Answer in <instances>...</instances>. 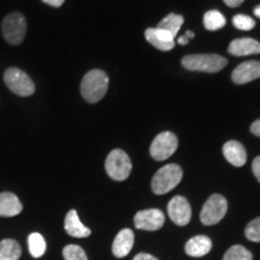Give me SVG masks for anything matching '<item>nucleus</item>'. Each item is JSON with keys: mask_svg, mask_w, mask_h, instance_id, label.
<instances>
[{"mask_svg": "<svg viewBox=\"0 0 260 260\" xmlns=\"http://www.w3.org/2000/svg\"><path fill=\"white\" fill-rule=\"evenodd\" d=\"M254 15L256 16V17L260 18V6H258V8L254 9Z\"/></svg>", "mask_w": 260, "mask_h": 260, "instance_id": "72a5a7b5", "label": "nucleus"}, {"mask_svg": "<svg viewBox=\"0 0 260 260\" xmlns=\"http://www.w3.org/2000/svg\"><path fill=\"white\" fill-rule=\"evenodd\" d=\"M245 235L249 241L260 242V217L251 220V222L247 224Z\"/></svg>", "mask_w": 260, "mask_h": 260, "instance_id": "393cba45", "label": "nucleus"}, {"mask_svg": "<svg viewBox=\"0 0 260 260\" xmlns=\"http://www.w3.org/2000/svg\"><path fill=\"white\" fill-rule=\"evenodd\" d=\"M2 31L8 44L17 46L23 42L27 34V19L19 12H12L3 19Z\"/></svg>", "mask_w": 260, "mask_h": 260, "instance_id": "20e7f679", "label": "nucleus"}, {"mask_svg": "<svg viewBox=\"0 0 260 260\" xmlns=\"http://www.w3.org/2000/svg\"><path fill=\"white\" fill-rule=\"evenodd\" d=\"M168 214L178 226H184L190 222L191 207L186 198L177 195L172 198L168 205Z\"/></svg>", "mask_w": 260, "mask_h": 260, "instance_id": "1a4fd4ad", "label": "nucleus"}, {"mask_svg": "<svg viewBox=\"0 0 260 260\" xmlns=\"http://www.w3.org/2000/svg\"><path fill=\"white\" fill-rule=\"evenodd\" d=\"M165 216L160 210L149 209L140 211L135 214L134 224L140 230H147V232H155L164 225Z\"/></svg>", "mask_w": 260, "mask_h": 260, "instance_id": "9d476101", "label": "nucleus"}, {"mask_svg": "<svg viewBox=\"0 0 260 260\" xmlns=\"http://www.w3.org/2000/svg\"><path fill=\"white\" fill-rule=\"evenodd\" d=\"M252 170H253V174H254V176L256 177V180L260 182V155L253 160Z\"/></svg>", "mask_w": 260, "mask_h": 260, "instance_id": "bb28decb", "label": "nucleus"}, {"mask_svg": "<svg viewBox=\"0 0 260 260\" xmlns=\"http://www.w3.org/2000/svg\"><path fill=\"white\" fill-rule=\"evenodd\" d=\"M184 37H186L188 40H190V39H193L194 38V32L193 31H190V30H188L186 34H184Z\"/></svg>", "mask_w": 260, "mask_h": 260, "instance_id": "473e14b6", "label": "nucleus"}, {"mask_svg": "<svg viewBox=\"0 0 260 260\" xmlns=\"http://www.w3.org/2000/svg\"><path fill=\"white\" fill-rule=\"evenodd\" d=\"M184 19L181 15H176V14H170L168 15L164 19H161L160 23H159L157 27L160 29H164L168 32H170L174 38H176V35L180 31V29L182 25H183Z\"/></svg>", "mask_w": 260, "mask_h": 260, "instance_id": "aec40b11", "label": "nucleus"}, {"mask_svg": "<svg viewBox=\"0 0 260 260\" xmlns=\"http://www.w3.org/2000/svg\"><path fill=\"white\" fill-rule=\"evenodd\" d=\"M134 260H158V259L154 258L153 255L148 254V253H139V254L134 258Z\"/></svg>", "mask_w": 260, "mask_h": 260, "instance_id": "c756f323", "label": "nucleus"}, {"mask_svg": "<svg viewBox=\"0 0 260 260\" xmlns=\"http://www.w3.org/2000/svg\"><path fill=\"white\" fill-rule=\"evenodd\" d=\"M243 2H245V0H224L225 5L229 6V8H237V6L241 5Z\"/></svg>", "mask_w": 260, "mask_h": 260, "instance_id": "7c9ffc66", "label": "nucleus"}, {"mask_svg": "<svg viewBox=\"0 0 260 260\" xmlns=\"http://www.w3.org/2000/svg\"><path fill=\"white\" fill-rule=\"evenodd\" d=\"M212 249V241L210 237L204 235H198L191 237L184 246V251L189 256L194 258H200V256L206 255Z\"/></svg>", "mask_w": 260, "mask_h": 260, "instance_id": "f3484780", "label": "nucleus"}, {"mask_svg": "<svg viewBox=\"0 0 260 260\" xmlns=\"http://www.w3.org/2000/svg\"><path fill=\"white\" fill-rule=\"evenodd\" d=\"M251 132L252 134L260 138V119H256L255 122H253V124L251 125Z\"/></svg>", "mask_w": 260, "mask_h": 260, "instance_id": "c85d7f7f", "label": "nucleus"}, {"mask_svg": "<svg viewBox=\"0 0 260 260\" xmlns=\"http://www.w3.org/2000/svg\"><path fill=\"white\" fill-rule=\"evenodd\" d=\"M177 147L178 140L176 135L172 134L171 132H162L154 138L149 152H151L152 158L158 161H162L170 158L176 152Z\"/></svg>", "mask_w": 260, "mask_h": 260, "instance_id": "6e6552de", "label": "nucleus"}, {"mask_svg": "<svg viewBox=\"0 0 260 260\" xmlns=\"http://www.w3.org/2000/svg\"><path fill=\"white\" fill-rule=\"evenodd\" d=\"M223 260H253V254L243 246L236 245L228 249Z\"/></svg>", "mask_w": 260, "mask_h": 260, "instance_id": "5701e85b", "label": "nucleus"}, {"mask_svg": "<svg viewBox=\"0 0 260 260\" xmlns=\"http://www.w3.org/2000/svg\"><path fill=\"white\" fill-rule=\"evenodd\" d=\"M228 60L219 54H189L182 58V65L187 70L218 73L226 67Z\"/></svg>", "mask_w": 260, "mask_h": 260, "instance_id": "7ed1b4c3", "label": "nucleus"}, {"mask_svg": "<svg viewBox=\"0 0 260 260\" xmlns=\"http://www.w3.org/2000/svg\"><path fill=\"white\" fill-rule=\"evenodd\" d=\"M4 82L16 95L30 96L35 92V84L32 80L18 68H9L5 71Z\"/></svg>", "mask_w": 260, "mask_h": 260, "instance_id": "423d86ee", "label": "nucleus"}, {"mask_svg": "<svg viewBox=\"0 0 260 260\" xmlns=\"http://www.w3.org/2000/svg\"><path fill=\"white\" fill-rule=\"evenodd\" d=\"M228 211L226 199L220 194H213L204 204L200 220L205 225H214L224 218Z\"/></svg>", "mask_w": 260, "mask_h": 260, "instance_id": "0eeeda50", "label": "nucleus"}, {"mask_svg": "<svg viewBox=\"0 0 260 260\" xmlns=\"http://www.w3.org/2000/svg\"><path fill=\"white\" fill-rule=\"evenodd\" d=\"M260 77V61L249 60L241 63L232 74V80L236 84H246Z\"/></svg>", "mask_w": 260, "mask_h": 260, "instance_id": "9b49d317", "label": "nucleus"}, {"mask_svg": "<svg viewBox=\"0 0 260 260\" xmlns=\"http://www.w3.org/2000/svg\"><path fill=\"white\" fill-rule=\"evenodd\" d=\"M64 260H88L86 252L77 245H68L63 249Z\"/></svg>", "mask_w": 260, "mask_h": 260, "instance_id": "b1692460", "label": "nucleus"}, {"mask_svg": "<svg viewBox=\"0 0 260 260\" xmlns=\"http://www.w3.org/2000/svg\"><path fill=\"white\" fill-rule=\"evenodd\" d=\"M109 88V76L105 71L94 69L83 76L81 82V94L89 104H95L105 96Z\"/></svg>", "mask_w": 260, "mask_h": 260, "instance_id": "f257e3e1", "label": "nucleus"}, {"mask_svg": "<svg viewBox=\"0 0 260 260\" xmlns=\"http://www.w3.org/2000/svg\"><path fill=\"white\" fill-rule=\"evenodd\" d=\"M183 176L180 165L168 164L159 169L152 178V190L154 194L162 195L178 186Z\"/></svg>", "mask_w": 260, "mask_h": 260, "instance_id": "f03ea898", "label": "nucleus"}, {"mask_svg": "<svg viewBox=\"0 0 260 260\" xmlns=\"http://www.w3.org/2000/svg\"><path fill=\"white\" fill-rule=\"evenodd\" d=\"M178 44L180 45H187L188 42H189V40H188V39L186 38V37H182V38H178Z\"/></svg>", "mask_w": 260, "mask_h": 260, "instance_id": "2f4dec72", "label": "nucleus"}, {"mask_svg": "<svg viewBox=\"0 0 260 260\" xmlns=\"http://www.w3.org/2000/svg\"><path fill=\"white\" fill-rule=\"evenodd\" d=\"M135 235L133 230L123 229L117 234L112 243V253L116 258H124L132 251L134 246Z\"/></svg>", "mask_w": 260, "mask_h": 260, "instance_id": "ddd939ff", "label": "nucleus"}, {"mask_svg": "<svg viewBox=\"0 0 260 260\" xmlns=\"http://www.w3.org/2000/svg\"><path fill=\"white\" fill-rule=\"evenodd\" d=\"M22 248L15 240L6 239L0 242V260H18Z\"/></svg>", "mask_w": 260, "mask_h": 260, "instance_id": "6ab92c4d", "label": "nucleus"}, {"mask_svg": "<svg viewBox=\"0 0 260 260\" xmlns=\"http://www.w3.org/2000/svg\"><path fill=\"white\" fill-rule=\"evenodd\" d=\"M41 2H44L45 4L50 6H53V8H60L64 4L65 0H41Z\"/></svg>", "mask_w": 260, "mask_h": 260, "instance_id": "cd10ccee", "label": "nucleus"}, {"mask_svg": "<svg viewBox=\"0 0 260 260\" xmlns=\"http://www.w3.org/2000/svg\"><path fill=\"white\" fill-rule=\"evenodd\" d=\"M228 52L233 54V56L237 57L258 54L260 53V42L249 38L236 39V40L230 42L229 47H228Z\"/></svg>", "mask_w": 260, "mask_h": 260, "instance_id": "4468645a", "label": "nucleus"}, {"mask_svg": "<svg viewBox=\"0 0 260 260\" xmlns=\"http://www.w3.org/2000/svg\"><path fill=\"white\" fill-rule=\"evenodd\" d=\"M28 246L29 252L34 258H40L46 252V241L42 237L41 234L32 233L28 237Z\"/></svg>", "mask_w": 260, "mask_h": 260, "instance_id": "412c9836", "label": "nucleus"}, {"mask_svg": "<svg viewBox=\"0 0 260 260\" xmlns=\"http://www.w3.org/2000/svg\"><path fill=\"white\" fill-rule=\"evenodd\" d=\"M223 154L230 164L234 167H243L247 161V153L243 146L237 141H228L223 146Z\"/></svg>", "mask_w": 260, "mask_h": 260, "instance_id": "2eb2a0df", "label": "nucleus"}, {"mask_svg": "<svg viewBox=\"0 0 260 260\" xmlns=\"http://www.w3.org/2000/svg\"><path fill=\"white\" fill-rule=\"evenodd\" d=\"M23 206L14 193H0V217H14L22 212Z\"/></svg>", "mask_w": 260, "mask_h": 260, "instance_id": "a211bd4d", "label": "nucleus"}, {"mask_svg": "<svg viewBox=\"0 0 260 260\" xmlns=\"http://www.w3.org/2000/svg\"><path fill=\"white\" fill-rule=\"evenodd\" d=\"M64 228L68 235L77 237V239H83V237H88L90 235V229L84 226L82 222L79 218V214L75 210H70L68 212L67 217L64 220Z\"/></svg>", "mask_w": 260, "mask_h": 260, "instance_id": "dca6fc26", "label": "nucleus"}, {"mask_svg": "<svg viewBox=\"0 0 260 260\" xmlns=\"http://www.w3.org/2000/svg\"><path fill=\"white\" fill-rule=\"evenodd\" d=\"M233 24L240 30H251L255 27V21L247 15H236L233 18Z\"/></svg>", "mask_w": 260, "mask_h": 260, "instance_id": "a878e982", "label": "nucleus"}, {"mask_svg": "<svg viewBox=\"0 0 260 260\" xmlns=\"http://www.w3.org/2000/svg\"><path fill=\"white\" fill-rule=\"evenodd\" d=\"M145 38L152 46L160 51H171L175 47V38L170 32L158 27L146 29Z\"/></svg>", "mask_w": 260, "mask_h": 260, "instance_id": "f8f14e48", "label": "nucleus"}, {"mask_svg": "<svg viewBox=\"0 0 260 260\" xmlns=\"http://www.w3.org/2000/svg\"><path fill=\"white\" fill-rule=\"evenodd\" d=\"M226 24V19L217 10H211L204 15V25L209 30H218Z\"/></svg>", "mask_w": 260, "mask_h": 260, "instance_id": "4be33fe9", "label": "nucleus"}, {"mask_svg": "<svg viewBox=\"0 0 260 260\" xmlns=\"http://www.w3.org/2000/svg\"><path fill=\"white\" fill-rule=\"evenodd\" d=\"M132 160H130L129 155L122 149H113L107 155L105 161V169L107 175L115 181H124L129 177L130 172H132Z\"/></svg>", "mask_w": 260, "mask_h": 260, "instance_id": "39448f33", "label": "nucleus"}]
</instances>
